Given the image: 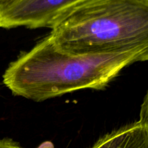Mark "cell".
I'll list each match as a JSON object with an SVG mask.
<instances>
[{
    "mask_svg": "<svg viewBox=\"0 0 148 148\" xmlns=\"http://www.w3.org/2000/svg\"><path fill=\"white\" fill-rule=\"evenodd\" d=\"M148 59V47L101 54L58 50L49 36L9 64L3 83L16 96L36 102L82 89L103 90L123 69Z\"/></svg>",
    "mask_w": 148,
    "mask_h": 148,
    "instance_id": "obj_1",
    "label": "cell"
},
{
    "mask_svg": "<svg viewBox=\"0 0 148 148\" xmlns=\"http://www.w3.org/2000/svg\"><path fill=\"white\" fill-rule=\"evenodd\" d=\"M51 29L55 47L72 55L148 47V0H86Z\"/></svg>",
    "mask_w": 148,
    "mask_h": 148,
    "instance_id": "obj_2",
    "label": "cell"
},
{
    "mask_svg": "<svg viewBox=\"0 0 148 148\" xmlns=\"http://www.w3.org/2000/svg\"><path fill=\"white\" fill-rule=\"evenodd\" d=\"M86 0H17L0 6V27H51L60 17Z\"/></svg>",
    "mask_w": 148,
    "mask_h": 148,
    "instance_id": "obj_3",
    "label": "cell"
},
{
    "mask_svg": "<svg viewBox=\"0 0 148 148\" xmlns=\"http://www.w3.org/2000/svg\"><path fill=\"white\" fill-rule=\"evenodd\" d=\"M90 148H148V120L140 119L106 134Z\"/></svg>",
    "mask_w": 148,
    "mask_h": 148,
    "instance_id": "obj_4",
    "label": "cell"
},
{
    "mask_svg": "<svg viewBox=\"0 0 148 148\" xmlns=\"http://www.w3.org/2000/svg\"><path fill=\"white\" fill-rule=\"evenodd\" d=\"M0 148H23L12 139L4 138L0 140Z\"/></svg>",
    "mask_w": 148,
    "mask_h": 148,
    "instance_id": "obj_5",
    "label": "cell"
},
{
    "mask_svg": "<svg viewBox=\"0 0 148 148\" xmlns=\"http://www.w3.org/2000/svg\"><path fill=\"white\" fill-rule=\"evenodd\" d=\"M16 1L17 0H0V6L7 5V4H10Z\"/></svg>",
    "mask_w": 148,
    "mask_h": 148,
    "instance_id": "obj_6",
    "label": "cell"
}]
</instances>
